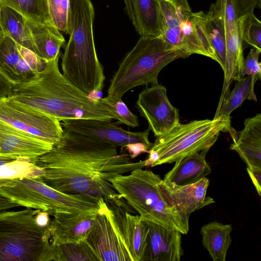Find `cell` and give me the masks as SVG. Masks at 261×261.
<instances>
[{"label": "cell", "mask_w": 261, "mask_h": 261, "mask_svg": "<svg viewBox=\"0 0 261 261\" xmlns=\"http://www.w3.org/2000/svg\"><path fill=\"white\" fill-rule=\"evenodd\" d=\"M0 121L53 145L63 134L58 119L9 97L0 100Z\"/></svg>", "instance_id": "obj_12"}, {"label": "cell", "mask_w": 261, "mask_h": 261, "mask_svg": "<svg viewBox=\"0 0 261 261\" xmlns=\"http://www.w3.org/2000/svg\"><path fill=\"white\" fill-rule=\"evenodd\" d=\"M49 215L47 213L39 212L36 215V220L37 224L43 227L48 226L50 222Z\"/></svg>", "instance_id": "obj_37"}, {"label": "cell", "mask_w": 261, "mask_h": 261, "mask_svg": "<svg viewBox=\"0 0 261 261\" xmlns=\"http://www.w3.org/2000/svg\"><path fill=\"white\" fill-rule=\"evenodd\" d=\"M98 210L54 216L48 226L51 244L60 245L84 242L93 226Z\"/></svg>", "instance_id": "obj_16"}, {"label": "cell", "mask_w": 261, "mask_h": 261, "mask_svg": "<svg viewBox=\"0 0 261 261\" xmlns=\"http://www.w3.org/2000/svg\"><path fill=\"white\" fill-rule=\"evenodd\" d=\"M231 224L214 221L203 225L200 233L202 244L214 261H225L231 244Z\"/></svg>", "instance_id": "obj_23"}, {"label": "cell", "mask_w": 261, "mask_h": 261, "mask_svg": "<svg viewBox=\"0 0 261 261\" xmlns=\"http://www.w3.org/2000/svg\"><path fill=\"white\" fill-rule=\"evenodd\" d=\"M35 54L46 62L60 55L65 43L63 35L53 24H43L27 20Z\"/></svg>", "instance_id": "obj_21"}, {"label": "cell", "mask_w": 261, "mask_h": 261, "mask_svg": "<svg viewBox=\"0 0 261 261\" xmlns=\"http://www.w3.org/2000/svg\"><path fill=\"white\" fill-rule=\"evenodd\" d=\"M242 38L244 44L261 50V22L254 13L247 15L243 20Z\"/></svg>", "instance_id": "obj_31"}, {"label": "cell", "mask_w": 261, "mask_h": 261, "mask_svg": "<svg viewBox=\"0 0 261 261\" xmlns=\"http://www.w3.org/2000/svg\"><path fill=\"white\" fill-rule=\"evenodd\" d=\"M125 3L126 8L129 18L134 24L135 21V16L133 8V0H124Z\"/></svg>", "instance_id": "obj_39"}, {"label": "cell", "mask_w": 261, "mask_h": 261, "mask_svg": "<svg viewBox=\"0 0 261 261\" xmlns=\"http://www.w3.org/2000/svg\"><path fill=\"white\" fill-rule=\"evenodd\" d=\"M18 206L20 205L11 202L6 198L0 195V211H6Z\"/></svg>", "instance_id": "obj_38"}, {"label": "cell", "mask_w": 261, "mask_h": 261, "mask_svg": "<svg viewBox=\"0 0 261 261\" xmlns=\"http://www.w3.org/2000/svg\"><path fill=\"white\" fill-rule=\"evenodd\" d=\"M161 180L152 171L139 168L115 177L111 182L141 220L187 234L189 218L171 204L161 187Z\"/></svg>", "instance_id": "obj_5"}, {"label": "cell", "mask_w": 261, "mask_h": 261, "mask_svg": "<svg viewBox=\"0 0 261 261\" xmlns=\"http://www.w3.org/2000/svg\"><path fill=\"white\" fill-rule=\"evenodd\" d=\"M0 20L5 34L11 37L18 44L35 53L27 19L24 16L12 8L3 5Z\"/></svg>", "instance_id": "obj_25"}, {"label": "cell", "mask_w": 261, "mask_h": 261, "mask_svg": "<svg viewBox=\"0 0 261 261\" xmlns=\"http://www.w3.org/2000/svg\"><path fill=\"white\" fill-rule=\"evenodd\" d=\"M53 146L0 121L1 155L35 163L38 158L49 151Z\"/></svg>", "instance_id": "obj_15"}, {"label": "cell", "mask_w": 261, "mask_h": 261, "mask_svg": "<svg viewBox=\"0 0 261 261\" xmlns=\"http://www.w3.org/2000/svg\"><path fill=\"white\" fill-rule=\"evenodd\" d=\"M14 160V159L10 158L0 155V166L13 161Z\"/></svg>", "instance_id": "obj_40"}, {"label": "cell", "mask_w": 261, "mask_h": 261, "mask_svg": "<svg viewBox=\"0 0 261 261\" xmlns=\"http://www.w3.org/2000/svg\"><path fill=\"white\" fill-rule=\"evenodd\" d=\"M35 163L44 170L43 181L57 191L114 202L123 199L111 180L145 167V160L132 162L117 146L65 128L60 141Z\"/></svg>", "instance_id": "obj_1"}, {"label": "cell", "mask_w": 261, "mask_h": 261, "mask_svg": "<svg viewBox=\"0 0 261 261\" xmlns=\"http://www.w3.org/2000/svg\"><path fill=\"white\" fill-rule=\"evenodd\" d=\"M46 62L9 36L0 38V73L13 85L41 71Z\"/></svg>", "instance_id": "obj_14"}, {"label": "cell", "mask_w": 261, "mask_h": 261, "mask_svg": "<svg viewBox=\"0 0 261 261\" xmlns=\"http://www.w3.org/2000/svg\"><path fill=\"white\" fill-rule=\"evenodd\" d=\"M60 55L29 79L14 85L10 98L53 116L72 119H116L100 98H94L73 85L60 72Z\"/></svg>", "instance_id": "obj_2"}, {"label": "cell", "mask_w": 261, "mask_h": 261, "mask_svg": "<svg viewBox=\"0 0 261 261\" xmlns=\"http://www.w3.org/2000/svg\"><path fill=\"white\" fill-rule=\"evenodd\" d=\"M125 204L100 199L93 226L83 242L92 261H144L148 225L128 211Z\"/></svg>", "instance_id": "obj_3"}, {"label": "cell", "mask_w": 261, "mask_h": 261, "mask_svg": "<svg viewBox=\"0 0 261 261\" xmlns=\"http://www.w3.org/2000/svg\"><path fill=\"white\" fill-rule=\"evenodd\" d=\"M163 19L161 37L171 48L217 61L206 26V14L193 12L188 0H158Z\"/></svg>", "instance_id": "obj_9"}, {"label": "cell", "mask_w": 261, "mask_h": 261, "mask_svg": "<svg viewBox=\"0 0 261 261\" xmlns=\"http://www.w3.org/2000/svg\"><path fill=\"white\" fill-rule=\"evenodd\" d=\"M40 211H0V261H50L49 225L36 220Z\"/></svg>", "instance_id": "obj_7"}, {"label": "cell", "mask_w": 261, "mask_h": 261, "mask_svg": "<svg viewBox=\"0 0 261 261\" xmlns=\"http://www.w3.org/2000/svg\"><path fill=\"white\" fill-rule=\"evenodd\" d=\"M235 81L233 90L229 92L220 107L217 109L214 119L220 118L230 122V114L241 106L245 100L257 101L254 90L255 82L250 75Z\"/></svg>", "instance_id": "obj_26"}, {"label": "cell", "mask_w": 261, "mask_h": 261, "mask_svg": "<svg viewBox=\"0 0 261 261\" xmlns=\"http://www.w3.org/2000/svg\"><path fill=\"white\" fill-rule=\"evenodd\" d=\"M134 25L141 36L160 37L163 19L158 0H133Z\"/></svg>", "instance_id": "obj_22"}, {"label": "cell", "mask_w": 261, "mask_h": 261, "mask_svg": "<svg viewBox=\"0 0 261 261\" xmlns=\"http://www.w3.org/2000/svg\"><path fill=\"white\" fill-rule=\"evenodd\" d=\"M228 132L233 140L230 149L238 152L248 168L261 167V114L246 119L242 130L230 126Z\"/></svg>", "instance_id": "obj_19"}, {"label": "cell", "mask_w": 261, "mask_h": 261, "mask_svg": "<svg viewBox=\"0 0 261 261\" xmlns=\"http://www.w3.org/2000/svg\"><path fill=\"white\" fill-rule=\"evenodd\" d=\"M209 179L205 177L186 186H177L162 179L161 187L171 204L179 212L190 218L191 213L215 203L213 198L206 197Z\"/></svg>", "instance_id": "obj_17"}, {"label": "cell", "mask_w": 261, "mask_h": 261, "mask_svg": "<svg viewBox=\"0 0 261 261\" xmlns=\"http://www.w3.org/2000/svg\"><path fill=\"white\" fill-rule=\"evenodd\" d=\"M44 173L43 168L25 159H15L0 166V179L41 177Z\"/></svg>", "instance_id": "obj_28"}, {"label": "cell", "mask_w": 261, "mask_h": 261, "mask_svg": "<svg viewBox=\"0 0 261 261\" xmlns=\"http://www.w3.org/2000/svg\"><path fill=\"white\" fill-rule=\"evenodd\" d=\"M187 57L169 47L160 37L141 36L125 55L111 80L107 97L122 99L129 90L158 83L161 70L172 61Z\"/></svg>", "instance_id": "obj_6"}, {"label": "cell", "mask_w": 261, "mask_h": 261, "mask_svg": "<svg viewBox=\"0 0 261 261\" xmlns=\"http://www.w3.org/2000/svg\"><path fill=\"white\" fill-rule=\"evenodd\" d=\"M94 17L90 0H70L67 31L69 39L61 62L63 75L89 95L101 92L106 79L95 47Z\"/></svg>", "instance_id": "obj_4"}, {"label": "cell", "mask_w": 261, "mask_h": 261, "mask_svg": "<svg viewBox=\"0 0 261 261\" xmlns=\"http://www.w3.org/2000/svg\"><path fill=\"white\" fill-rule=\"evenodd\" d=\"M223 34L225 40L242 36L243 20L238 17L236 0H216L206 13Z\"/></svg>", "instance_id": "obj_24"}, {"label": "cell", "mask_w": 261, "mask_h": 261, "mask_svg": "<svg viewBox=\"0 0 261 261\" xmlns=\"http://www.w3.org/2000/svg\"><path fill=\"white\" fill-rule=\"evenodd\" d=\"M261 50L253 47L247 57L244 59L243 64L239 73V78L242 79L245 75H250L253 81L255 82L261 79V63L258 58Z\"/></svg>", "instance_id": "obj_34"}, {"label": "cell", "mask_w": 261, "mask_h": 261, "mask_svg": "<svg viewBox=\"0 0 261 261\" xmlns=\"http://www.w3.org/2000/svg\"><path fill=\"white\" fill-rule=\"evenodd\" d=\"M111 120L98 119H66L62 127L112 145L125 147L131 159L148 152L152 146L149 139V130L133 132L118 127Z\"/></svg>", "instance_id": "obj_11"}, {"label": "cell", "mask_w": 261, "mask_h": 261, "mask_svg": "<svg viewBox=\"0 0 261 261\" xmlns=\"http://www.w3.org/2000/svg\"><path fill=\"white\" fill-rule=\"evenodd\" d=\"M100 100L109 106L116 116L118 124H124L132 127L139 126L138 117L133 114L122 99H112L107 96L100 98Z\"/></svg>", "instance_id": "obj_33"}, {"label": "cell", "mask_w": 261, "mask_h": 261, "mask_svg": "<svg viewBox=\"0 0 261 261\" xmlns=\"http://www.w3.org/2000/svg\"><path fill=\"white\" fill-rule=\"evenodd\" d=\"M0 195L20 206L39 210L53 216L97 210L101 198L60 192L41 177L0 179Z\"/></svg>", "instance_id": "obj_8"}, {"label": "cell", "mask_w": 261, "mask_h": 261, "mask_svg": "<svg viewBox=\"0 0 261 261\" xmlns=\"http://www.w3.org/2000/svg\"><path fill=\"white\" fill-rule=\"evenodd\" d=\"M3 4L0 2V13H1V10ZM4 34L2 26H1V20H0V38Z\"/></svg>", "instance_id": "obj_41"}, {"label": "cell", "mask_w": 261, "mask_h": 261, "mask_svg": "<svg viewBox=\"0 0 261 261\" xmlns=\"http://www.w3.org/2000/svg\"><path fill=\"white\" fill-rule=\"evenodd\" d=\"M13 85L0 73V100L10 96Z\"/></svg>", "instance_id": "obj_36"}, {"label": "cell", "mask_w": 261, "mask_h": 261, "mask_svg": "<svg viewBox=\"0 0 261 261\" xmlns=\"http://www.w3.org/2000/svg\"><path fill=\"white\" fill-rule=\"evenodd\" d=\"M136 107L155 137L167 133L180 123L178 110L169 101L165 87L159 83L140 93Z\"/></svg>", "instance_id": "obj_13"}, {"label": "cell", "mask_w": 261, "mask_h": 261, "mask_svg": "<svg viewBox=\"0 0 261 261\" xmlns=\"http://www.w3.org/2000/svg\"><path fill=\"white\" fill-rule=\"evenodd\" d=\"M46 3L52 24L67 33L70 0H46Z\"/></svg>", "instance_id": "obj_30"}, {"label": "cell", "mask_w": 261, "mask_h": 261, "mask_svg": "<svg viewBox=\"0 0 261 261\" xmlns=\"http://www.w3.org/2000/svg\"><path fill=\"white\" fill-rule=\"evenodd\" d=\"M247 171L258 196H260L261 195V167H247Z\"/></svg>", "instance_id": "obj_35"}, {"label": "cell", "mask_w": 261, "mask_h": 261, "mask_svg": "<svg viewBox=\"0 0 261 261\" xmlns=\"http://www.w3.org/2000/svg\"><path fill=\"white\" fill-rule=\"evenodd\" d=\"M51 259L57 261H92L83 242L60 245L51 244Z\"/></svg>", "instance_id": "obj_29"}, {"label": "cell", "mask_w": 261, "mask_h": 261, "mask_svg": "<svg viewBox=\"0 0 261 261\" xmlns=\"http://www.w3.org/2000/svg\"><path fill=\"white\" fill-rule=\"evenodd\" d=\"M0 2L21 14L29 21L52 24L46 0H0Z\"/></svg>", "instance_id": "obj_27"}, {"label": "cell", "mask_w": 261, "mask_h": 261, "mask_svg": "<svg viewBox=\"0 0 261 261\" xmlns=\"http://www.w3.org/2000/svg\"><path fill=\"white\" fill-rule=\"evenodd\" d=\"M230 126V122L220 118L179 123L156 137L149 149L157 153L158 159L151 167L175 162L191 154L209 150L221 132H228Z\"/></svg>", "instance_id": "obj_10"}, {"label": "cell", "mask_w": 261, "mask_h": 261, "mask_svg": "<svg viewBox=\"0 0 261 261\" xmlns=\"http://www.w3.org/2000/svg\"><path fill=\"white\" fill-rule=\"evenodd\" d=\"M149 227L148 241L144 261H179L183 255L182 233L146 221Z\"/></svg>", "instance_id": "obj_18"}, {"label": "cell", "mask_w": 261, "mask_h": 261, "mask_svg": "<svg viewBox=\"0 0 261 261\" xmlns=\"http://www.w3.org/2000/svg\"><path fill=\"white\" fill-rule=\"evenodd\" d=\"M208 150L191 154L175 162L173 168L165 174L164 180L177 186L194 184L211 173L206 161Z\"/></svg>", "instance_id": "obj_20"}, {"label": "cell", "mask_w": 261, "mask_h": 261, "mask_svg": "<svg viewBox=\"0 0 261 261\" xmlns=\"http://www.w3.org/2000/svg\"><path fill=\"white\" fill-rule=\"evenodd\" d=\"M206 14V26L211 45L215 51L217 62L224 69L226 57V44L223 34L211 17Z\"/></svg>", "instance_id": "obj_32"}]
</instances>
